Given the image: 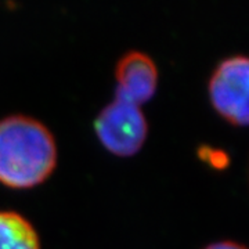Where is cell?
<instances>
[{
    "label": "cell",
    "mask_w": 249,
    "mask_h": 249,
    "mask_svg": "<svg viewBox=\"0 0 249 249\" xmlns=\"http://www.w3.org/2000/svg\"><path fill=\"white\" fill-rule=\"evenodd\" d=\"M116 97L142 106L150 101L158 86V70L147 54L126 53L115 68Z\"/></svg>",
    "instance_id": "4"
},
{
    "label": "cell",
    "mask_w": 249,
    "mask_h": 249,
    "mask_svg": "<svg viewBox=\"0 0 249 249\" xmlns=\"http://www.w3.org/2000/svg\"><path fill=\"white\" fill-rule=\"evenodd\" d=\"M198 157L205 163H208L212 169L224 170L230 165L229 154L220 148H214L211 145H201L198 148Z\"/></svg>",
    "instance_id": "6"
},
{
    "label": "cell",
    "mask_w": 249,
    "mask_h": 249,
    "mask_svg": "<svg viewBox=\"0 0 249 249\" xmlns=\"http://www.w3.org/2000/svg\"><path fill=\"white\" fill-rule=\"evenodd\" d=\"M204 249H247V247H244L242 244H238V242H234V241H219V242L209 244Z\"/></svg>",
    "instance_id": "7"
},
{
    "label": "cell",
    "mask_w": 249,
    "mask_h": 249,
    "mask_svg": "<svg viewBox=\"0 0 249 249\" xmlns=\"http://www.w3.org/2000/svg\"><path fill=\"white\" fill-rule=\"evenodd\" d=\"M57 165V144L42 122L25 115L0 119V183L25 190L45 183Z\"/></svg>",
    "instance_id": "1"
},
{
    "label": "cell",
    "mask_w": 249,
    "mask_h": 249,
    "mask_svg": "<svg viewBox=\"0 0 249 249\" xmlns=\"http://www.w3.org/2000/svg\"><path fill=\"white\" fill-rule=\"evenodd\" d=\"M249 61L244 55L223 60L209 79L213 109L232 126L245 127L249 121Z\"/></svg>",
    "instance_id": "3"
},
{
    "label": "cell",
    "mask_w": 249,
    "mask_h": 249,
    "mask_svg": "<svg viewBox=\"0 0 249 249\" xmlns=\"http://www.w3.org/2000/svg\"><path fill=\"white\" fill-rule=\"evenodd\" d=\"M0 249H40V240L22 214L0 211Z\"/></svg>",
    "instance_id": "5"
},
{
    "label": "cell",
    "mask_w": 249,
    "mask_h": 249,
    "mask_svg": "<svg viewBox=\"0 0 249 249\" xmlns=\"http://www.w3.org/2000/svg\"><path fill=\"white\" fill-rule=\"evenodd\" d=\"M94 130L103 147L116 157L127 158L142 150L148 124L137 104L116 97L100 111Z\"/></svg>",
    "instance_id": "2"
}]
</instances>
